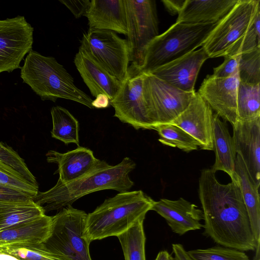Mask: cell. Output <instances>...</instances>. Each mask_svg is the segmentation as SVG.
<instances>
[{
	"label": "cell",
	"instance_id": "d4e9b609",
	"mask_svg": "<svg viewBox=\"0 0 260 260\" xmlns=\"http://www.w3.org/2000/svg\"><path fill=\"white\" fill-rule=\"evenodd\" d=\"M45 213L32 200L0 202V231L38 218Z\"/></svg>",
	"mask_w": 260,
	"mask_h": 260
},
{
	"label": "cell",
	"instance_id": "6da1fadb",
	"mask_svg": "<svg viewBox=\"0 0 260 260\" xmlns=\"http://www.w3.org/2000/svg\"><path fill=\"white\" fill-rule=\"evenodd\" d=\"M211 169L202 171L199 197L204 215V234L220 246L242 251L259 249L252 235L239 181L220 183Z\"/></svg>",
	"mask_w": 260,
	"mask_h": 260
},
{
	"label": "cell",
	"instance_id": "7c38bea8",
	"mask_svg": "<svg viewBox=\"0 0 260 260\" xmlns=\"http://www.w3.org/2000/svg\"><path fill=\"white\" fill-rule=\"evenodd\" d=\"M144 75H128L116 96L110 101L114 116L135 129H153L154 123L148 111L143 94Z\"/></svg>",
	"mask_w": 260,
	"mask_h": 260
},
{
	"label": "cell",
	"instance_id": "7bdbcfd3",
	"mask_svg": "<svg viewBox=\"0 0 260 260\" xmlns=\"http://www.w3.org/2000/svg\"><path fill=\"white\" fill-rule=\"evenodd\" d=\"M0 260H19L10 254L0 252Z\"/></svg>",
	"mask_w": 260,
	"mask_h": 260
},
{
	"label": "cell",
	"instance_id": "8fae6325",
	"mask_svg": "<svg viewBox=\"0 0 260 260\" xmlns=\"http://www.w3.org/2000/svg\"><path fill=\"white\" fill-rule=\"evenodd\" d=\"M33 33L23 16L0 20V74L21 69L20 62L32 50Z\"/></svg>",
	"mask_w": 260,
	"mask_h": 260
},
{
	"label": "cell",
	"instance_id": "d6986e66",
	"mask_svg": "<svg viewBox=\"0 0 260 260\" xmlns=\"http://www.w3.org/2000/svg\"><path fill=\"white\" fill-rule=\"evenodd\" d=\"M84 16L88 19L89 29L127 35L125 0H91Z\"/></svg>",
	"mask_w": 260,
	"mask_h": 260
},
{
	"label": "cell",
	"instance_id": "60d3db41",
	"mask_svg": "<svg viewBox=\"0 0 260 260\" xmlns=\"http://www.w3.org/2000/svg\"><path fill=\"white\" fill-rule=\"evenodd\" d=\"M110 99L106 95L100 94L95 97L94 100H92L91 105L93 108H106L110 105Z\"/></svg>",
	"mask_w": 260,
	"mask_h": 260
},
{
	"label": "cell",
	"instance_id": "2e32d148",
	"mask_svg": "<svg viewBox=\"0 0 260 260\" xmlns=\"http://www.w3.org/2000/svg\"><path fill=\"white\" fill-rule=\"evenodd\" d=\"M209 58L202 47L148 74H151L182 91L194 92L200 69Z\"/></svg>",
	"mask_w": 260,
	"mask_h": 260
},
{
	"label": "cell",
	"instance_id": "ee69618b",
	"mask_svg": "<svg viewBox=\"0 0 260 260\" xmlns=\"http://www.w3.org/2000/svg\"><path fill=\"white\" fill-rule=\"evenodd\" d=\"M253 260H260V253H255Z\"/></svg>",
	"mask_w": 260,
	"mask_h": 260
},
{
	"label": "cell",
	"instance_id": "4fadbf2b",
	"mask_svg": "<svg viewBox=\"0 0 260 260\" xmlns=\"http://www.w3.org/2000/svg\"><path fill=\"white\" fill-rule=\"evenodd\" d=\"M238 72L227 78L208 75L197 92L220 118L233 126L237 121Z\"/></svg>",
	"mask_w": 260,
	"mask_h": 260
},
{
	"label": "cell",
	"instance_id": "83f0119b",
	"mask_svg": "<svg viewBox=\"0 0 260 260\" xmlns=\"http://www.w3.org/2000/svg\"><path fill=\"white\" fill-rule=\"evenodd\" d=\"M144 221H140L117 236L125 260H146Z\"/></svg>",
	"mask_w": 260,
	"mask_h": 260
},
{
	"label": "cell",
	"instance_id": "ffe728a7",
	"mask_svg": "<svg viewBox=\"0 0 260 260\" xmlns=\"http://www.w3.org/2000/svg\"><path fill=\"white\" fill-rule=\"evenodd\" d=\"M74 63L93 96L104 94L111 101L116 96L122 82L110 74L84 52L79 49L74 58Z\"/></svg>",
	"mask_w": 260,
	"mask_h": 260
},
{
	"label": "cell",
	"instance_id": "603a6c76",
	"mask_svg": "<svg viewBox=\"0 0 260 260\" xmlns=\"http://www.w3.org/2000/svg\"><path fill=\"white\" fill-rule=\"evenodd\" d=\"M235 172L237 176L247 212L250 229L257 246H260V197L259 188L253 182L245 164L237 154Z\"/></svg>",
	"mask_w": 260,
	"mask_h": 260
},
{
	"label": "cell",
	"instance_id": "d6a6232c",
	"mask_svg": "<svg viewBox=\"0 0 260 260\" xmlns=\"http://www.w3.org/2000/svg\"><path fill=\"white\" fill-rule=\"evenodd\" d=\"M257 48H260V10L257 12L245 35L234 44L226 54L238 55Z\"/></svg>",
	"mask_w": 260,
	"mask_h": 260
},
{
	"label": "cell",
	"instance_id": "277c9868",
	"mask_svg": "<svg viewBox=\"0 0 260 260\" xmlns=\"http://www.w3.org/2000/svg\"><path fill=\"white\" fill-rule=\"evenodd\" d=\"M20 77L43 101L64 99L93 109L92 100L74 84V79L55 58L31 50L21 67Z\"/></svg>",
	"mask_w": 260,
	"mask_h": 260
},
{
	"label": "cell",
	"instance_id": "f546056e",
	"mask_svg": "<svg viewBox=\"0 0 260 260\" xmlns=\"http://www.w3.org/2000/svg\"><path fill=\"white\" fill-rule=\"evenodd\" d=\"M238 72L240 82L260 84V48L239 54Z\"/></svg>",
	"mask_w": 260,
	"mask_h": 260
},
{
	"label": "cell",
	"instance_id": "5bb4252c",
	"mask_svg": "<svg viewBox=\"0 0 260 260\" xmlns=\"http://www.w3.org/2000/svg\"><path fill=\"white\" fill-rule=\"evenodd\" d=\"M213 111L197 93L187 108L168 124L179 127L192 136L202 150H213Z\"/></svg>",
	"mask_w": 260,
	"mask_h": 260
},
{
	"label": "cell",
	"instance_id": "7402d4cb",
	"mask_svg": "<svg viewBox=\"0 0 260 260\" xmlns=\"http://www.w3.org/2000/svg\"><path fill=\"white\" fill-rule=\"evenodd\" d=\"M213 145L215 159L211 169L215 172L223 171L233 179L237 153L226 121L216 113L213 115Z\"/></svg>",
	"mask_w": 260,
	"mask_h": 260
},
{
	"label": "cell",
	"instance_id": "74e56055",
	"mask_svg": "<svg viewBox=\"0 0 260 260\" xmlns=\"http://www.w3.org/2000/svg\"><path fill=\"white\" fill-rule=\"evenodd\" d=\"M64 5L76 18L84 16L89 6V0H59Z\"/></svg>",
	"mask_w": 260,
	"mask_h": 260
},
{
	"label": "cell",
	"instance_id": "5b68a950",
	"mask_svg": "<svg viewBox=\"0 0 260 260\" xmlns=\"http://www.w3.org/2000/svg\"><path fill=\"white\" fill-rule=\"evenodd\" d=\"M216 24L175 23L150 42L142 67L129 75L150 73L202 46Z\"/></svg>",
	"mask_w": 260,
	"mask_h": 260
},
{
	"label": "cell",
	"instance_id": "3957f363",
	"mask_svg": "<svg viewBox=\"0 0 260 260\" xmlns=\"http://www.w3.org/2000/svg\"><path fill=\"white\" fill-rule=\"evenodd\" d=\"M154 200L143 191L120 192L106 199L87 214L86 234L89 240L117 236L140 221H144Z\"/></svg>",
	"mask_w": 260,
	"mask_h": 260
},
{
	"label": "cell",
	"instance_id": "44dd1931",
	"mask_svg": "<svg viewBox=\"0 0 260 260\" xmlns=\"http://www.w3.org/2000/svg\"><path fill=\"white\" fill-rule=\"evenodd\" d=\"M238 0H185L176 22L216 23L234 7Z\"/></svg>",
	"mask_w": 260,
	"mask_h": 260
},
{
	"label": "cell",
	"instance_id": "8992f818",
	"mask_svg": "<svg viewBox=\"0 0 260 260\" xmlns=\"http://www.w3.org/2000/svg\"><path fill=\"white\" fill-rule=\"evenodd\" d=\"M85 211L70 206L51 216L49 234L43 248L60 260H92L86 234Z\"/></svg>",
	"mask_w": 260,
	"mask_h": 260
},
{
	"label": "cell",
	"instance_id": "ab89813d",
	"mask_svg": "<svg viewBox=\"0 0 260 260\" xmlns=\"http://www.w3.org/2000/svg\"><path fill=\"white\" fill-rule=\"evenodd\" d=\"M172 250L177 260H193L181 244H173Z\"/></svg>",
	"mask_w": 260,
	"mask_h": 260
},
{
	"label": "cell",
	"instance_id": "836d02e7",
	"mask_svg": "<svg viewBox=\"0 0 260 260\" xmlns=\"http://www.w3.org/2000/svg\"><path fill=\"white\" fill-rule=\"evenodd\" d=\"M0 160L19 173L28 182L38 186L35 177L28 169L24 159L11 147L1 142Z\"/></svg>",
	"mask_w": 260,
	"mask_h": 260
},
{
	"label": "cell",
	"instance_id": "4316f807",
	"mask_svg": "<svg viewBox=\"0 0 260 260\" xmlns=\"http://www.w3.org/2000/svg\"><path fill=\"white\" fill-rule=\"evenodd\" d=\"M237 120L248 121L260 117V84L239 81L237 99Z\"/></svg>",
	"mask_w": 260,
	"mask_h": 260
},
{
	"label": "cell",
	"instance_id": "ac0fdd59",
	"mask_svg": "<svg viewBox=\"0 0 260 260\" xmlns=\"http://www.w3.org/2000/svg\"><path fill=\"white\" fill-rule=\"evenodd\" d=\"M162 217L173 232L182 236L203 228V212L198 206L183 198L176 200L161 199L154 201L151 210Z\"/></svg>",
	"mask_w": 260,
	"mask_h": 260
},
{
	"label": "cell",
	"instance_id": "e575fe53",
	"mask_svg": "<svg viewBox=\"0 0 260 260\" xmlns=\"http://www.w3.org/2000/svg\"><path fill=\"white\" fill-rule=\"evenodd\" d=\"M0 182L25 191L34 197L38 186L28 182L22 175L0 160Z\"/></svg>",
	"mask_w": 260,
	"mask_h": 260
},
{
	"label": "cell",
	"instance_id": "484cf974",
	"mask_svg": "<svg viewBox=\"0 0 260 260\" xmlns=\"http://www.w3.org/2000/svg\"><path fill=\"white\" fill-rule=\"evenodd\" d=\"M51 115L53 124L52 137L67 145L73 143L80 146L79 124L77 119L67 109L59 106L52 107Z\"/></svg>",
	"mask_w": 260,
	"mask_h": 260
},
{
	"label": "cell",
	"instance_id": "9c48e42d",
	"mask_svg": "<svg viewBox=\"0 0 260 260\" xmlns=\"http://www.w3.org/2000/svg\"><path fill=\"white\" fill-rule=\"evenodd\" d=\"M259 0H238L212 29L202 45L209 58L223 56L245 35L257 12Z\"/></svg>",
	"mask_w": 260,
	"mask_h": 260
},
{
	"label": "cell",
	"instance_id": "ba28073f",
	"mask_svg": "<svg viewBox=\"0 0 260 260\" xmlns=\"http://www.w3.org/2000/svg\"><path fill=\"white\" fill-rule=\"evenodd\" d=\"M110 74L123 82L127 77L130 62L126 40L108 30L88 29L79 48Z\"/></svg>",
	"mask_w": 260,
	"mask_h": 260
},
{
	"label": "cell",
	"instance_id": "30bf717a",
	"mask_svg": "<svg viewBox=\"0 0 260 260\" xmlns=\"http://www.w3.org/2000/svg\"><path fill=\"white\" fill-rule=\"evenodd\" d=\"M142 74L143 94L154 127L168 124L176 119L196 94V92L177 88L151 74Z\"/></svg>",
	"mask_w": 260,
	"mask_h": 260
},
{
	"label": "cell",
	"instance_id": "b9f144b4",
	"mask_svg": "<svg viewBox=\"0 0 260 260\" xmlns=\"http://www.w3.org/2000/svg\"><path fill=\"white\" fill-rule=\"evenodd\" d=\"M173 257L167 251H160L157 254L154 260H174Z\"/></svg>",
	"mask_w": 260,
	"mask_h": 260
},
{
	"label": "cell",
	"instance_id": "1f68e13d",
	"mask_svg": "<svg viewBox=\"0 0 260 260\" xmlns=\"http://www.w3.org/2000/svg\"><path fill=\"white\" fill-rule=\"evenodd\" d=\"M187 252L193 260H250L244 251L222 246Z\"/></svg>",
	"mask_w": 260,
	"mask_h": 260
},
{
	"label": "cell",
	"instance_id": "52a82bcc",
	"mask_svg": "<svg viewBox=\"0 0 260 260\" xmlns=\"http://www.w3.org/2000/svg\"><path fill=\"white\" fill-rule=\"evenodd\" d=\"M130 61L128 74H134L143 66L147 48L159 35L155 2L125 0Z\"/></svg>",
	"mask_w": 260,
	"mask_h": 260
},
{
	"label": "cell",
	"instance_id": "cb8c5ba5",
	"mask_svg": "<svg viewBox=\"0 0 260 260\" xmlns=\"http://www.w3.org/2000/svg\"><path fill=\"white\" fill-rule=\"evenodd\" d=\"M51 218L45 214L35 219L0 231V245L42 243L49 234Z\"/></svg>",
	"mask_w": 260,
	"mask_h": 260
},
{
	"label": "cell",
	"instance_id": "8d00e7d4",
	"mask_svg": "<svg viewBox=\"0 0 260 260\" xmlns=\"http://www.w3.org/2000/svg\"><path fill=\"white\" fill-rule=\"evenodd\" d=\"M239 55L226 54L222 63L214 68L213 76L217 78H227L238 72Z\"/></svg>",
	"mask_w": 260,
	"mask_h": 260
},
{
	"label": "cell",
	"instance_id": "7a4b0ae2",
	"mask_svg": "<svg viewBox=\"0 0 260 260\" xmlns=\"http://www.w3.org/2000/svg\"><path fill=\"white\" fill-rule=\"evenodd\" d=\"M135 167V162L125 157L117 165H110L73 181L63 183L58 180L48 190L38 191L32 200L45 213L72 206L78 199L97 191H128L134 185L129 174Z\"/></svg>",
	"mask_w": 260,
	"mask_h": 260
},
{
	"label": "cell",
	"instance_id": "4dcf8cb0",
	"mask_svg": "<svg viewBox=\"0 0 260 260\" xmlns=\"http://www.w3.org/2000/svg\"><path fill=\"white\" fill-rule=\"evenodd\" d=\"M0 252L19 260H60L45 250L41 243H16L0 245Z\"/></svg>",
	"mask_w": 260,
	"mask_h": 260
},
{
	"label": "cell",
	"instance_id": "f1b7e54d",
	"mask_svg": "<svg viewBox=\"0 0 260 260\" xmlns=\"http://www.w3.org/2000/svg\"><path fill=\"white\" fill-rule=\"evenodd\" d=\"M157 132L158 141L165 145L176 147L185 152L197 150L198 142L178 126L171 124H159L153 127Z\"/></svg>",
	"mask_w": 260,
	"mask_h": 260
},
{
	"label": "cell",
	"instance_id": "f35d334b",
	"mask_svg": "<svg viewBox=\"0 0 260 260\" xmlns=\"http://www.w3.org/2000/svg\"><path fill=\"white\" fill-rule=\"evenodd\" d=\"M185 0H163L164 3L167 10L172 14H176L180 11Z\"/></svg>",
	"mask_w": 260,
	"mask_h": 260
},
{
	"label": "cell",
	"instance_id": "9a60e30c",
	"mask_svg": "<svg viewBox=\"0 0 260 260\" xmlns=\"http://www.w3.org/2000/svg\"><path fill=\"white\" fill-rule=\"evenodd\" d=\"M46 155L47 162L58 165L55 174H59L58 180L63 183L77 180L110 166L105 161L97 159L92 150L81 146L64 153L49 150Z\"/></svg>",
	"mask_w": 260,
	"mask_h": 260
},
{
	"label": "cell",
	"instance_id": "e0dca14e",
	"mask_svg": "<svg viewBox=\"0 0 260 260\" xmlns=\"http://www.w3.org/2000/svg\"><path fill=\"white\" fill-rule=\"evenodd\" d=\"M232 137L236 153L242 159L250 178L260 185V117L248 121L237 120Z\"/></svg>",
	"mask_w": 260,
	"mask_h": 260
},
{
	"label": "cell",
	"instance_id": "d590c367",
	"mask_svg": "<svg viewBox=\"0 0 260 260\" xmlns=\"http://www.w3.org/2000/svg\"><path fill=\"white\" fill-rule=\"evenodd\" d=\"M30 194L0 182V202H25L32 200Z\"/></svg>",
	"mask_w": 260,
	"mask_h": 260
}]
</instances>
